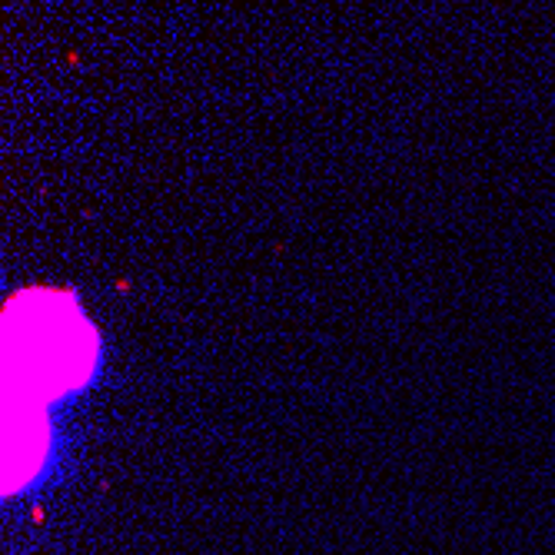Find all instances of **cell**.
<instances>
[{"label": "cell", "instance_id": "6da1fadb", "mask_svg": "<svg viewBox=\"0 0 555 555\" xmlns=\"http://www.w3.org/2000/svg\"><path fill=\"white\" fill-rule=\"evenodd\" d=\"M11 310L21 313L37 330L30 333L24 323L21 326L8 323V339H21V363H30L37 357L34 366L21 370L24 396H37L50 402L70 396L77 386H87V379L96 370V343L80 346V336L87 339L93 326L90 323L74 326V320H80L77 299L54 289L50 293L30 289L11 299Z\"/></svg>", "mask_w": 555, "mask_h": 555}]
</instances>
